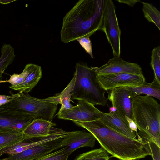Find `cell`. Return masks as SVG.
I'll return each mask as SVG.
<instances>
[{"label":"cell","instance_id":"1","mask_svg":"<svg viewBox=\"0 0 160 160\" xmlns=\"http://www.w3.org/2000/svg\"><path fill=\"white\" fill-rule=\"evenodd\" d=\"M105 0H80L64 17L60 32L64 43L101 30Z\"/></svg>","mask_w":160,"mask_h":160},{"label":"cell","instance_id":"2","mask_svg":"<svg viewBox=\"0 0 160 160\" xmlns=\"http://www.w3.org/2000/svg\"><path fill=\"white\" fill-rule=\"evenodd\" d=\"M92 134L112 157L120 160H133L151 156L148 142L128 137L109 127L99 120L73 122Z\"/></svg>","mask_w":160,"mask_h":160},{"label":"cell","instance_id":"3","mask_svg":"<svg viewBox=\"0 0 160 160\" xmlns=\"http://www.w3.org/2000/svg\"><path fill=\"white\" fill-rule=\"evenodd\" d=\"M133 120L138 134L145 142H153L160 147V105L150 96H138L132 102Z\"/></svg>","mask_w":160,"mask_h":160},{"label":"cell","instance_id":"4","mask_svg":"<svg viewBox=\"0 0 160 160\" xmlns=\"http://www.w3.org/2000/svg\"><path fill=\"white\" fill-rule=\"evenodd\" d=\"M74 74L75 80L71 98L83 100L93 105L105 106L108 99L106 91L100 85L94 70L86 64L77 63Z\"/></svg>","mask_w":160,"mask_h":160},{"label":"cell","instance_id":"5","mask_svg":"<svg viewBox=\"0 0 160 160\" xmlns=\"http://www.w3.org/2000/svg\"><path fill=\"white\" fill-rule=\"evenodd\" d=\"M12 96L10 102L2 105L23 111L34 119L51 121L56 113L57 105L32 97L28 94L19 92L17 94L9 92Z\"/></svg>","mask_w":160,"mask_h":160},{"label":"cell","instance_id":"6","mask_svg":"<svg viewBox=\"0 0 160 160\" xmlns=\"http://www.w3.org/2000/svg\"><path fill=\"white\" fill-rule=\"evenodd\" d=\"M101 30L106 34L114 57H120L121 30L112 0H105Z\"/></svg>","mask_w":160,"mask_h":160},{"label":"cell","instance_id":"7","mask_svg":"<svg viewBox=\"0 0 160 160\" xmlns=\"http://www.w3.org/2000/svg\"><path fill=\"white\" fill-rule=\"evenodd\" d=\"M76 106L69 109L59 110L57 113L59 119L73 122H86L99 120L103 112L94 105L83 100H78Z\"/></svg>","mask_w":160,"mask_h":160},{"label":"cell","instance_id":"8","mask_svg":"<svg viewBox=\"0 0 160 160\" xmlns=\"http://www.w3.org/2000/svg\"><path fill=\"white\" fill-rule=\"evenodd\" d=\"M34 119L23 111L0 106V129L22 132Z\"/></svg>","mask_w":160,"mask_h":160},{"label":"cell","instance_id":"9","mask_svg":"<svg viewBox=\"0 0 160 160\" xmlns=\"http://www.w3.org/2000/svg\"><path fill=\"white\" fill-rule=\"evenodd\" d=\"M100 86L105 91L119 87H130L141 85L145 82L143 74L111 73L97 74Z\"/></svg>","mask_w":160,"mask_h":160},{"label":"cell","instance_id":"10","mask_svg":"<svg viewBox=\"0 0 160 160\" xmlns=\"http://www.w3.org/2000/svg\"><path fill=\"white\" fill-rule=\"evenodd\" d=\"M109 91L108 99L117 113L126 122L128 123L127 118L133 120L132 106L135 97L132 91L127 87H117Z\"/></svg>","mask_w":160,"mask_h":160},{"label":"cell","instance_id":"11","mask_svg":"<svg viewBox=\"0 0 160 160\" xmlns=\"http://www.w3.org/2000/svg\"><path fill=\"white\" fill-rule=\"evenodd\" d=\"M92 68L97 74L120 73L143 74L142 68L138 64L124 61L120 57H114L99 67Z\"/></svg>","mask_w":160,"mask_h":160},{"label":"cell","instance_id":"12","mask_svg":"<svg viewBox=\"0 0 160 160\" xmlns=\"http://www.w3.org/2000/svg\"><path fill=\"white\" fill-rule=\"evenodd\" d=\"M62 139L41 143L19 153L9 155L8 160H35L61 148L60 143Z\"/></svg>","mask_w":160,"mask_h":160},{"label":"cell","instance_id":"13","mask_svg":"<svg viewBox=\"0 0 160 160\" xmlns=\"http://www.w3.org/2000/svg\"><path fill=\"white\" fill-rule=\"evenodd\" d=\"M96 139L90 132L84 131H71L62 139L61 148L68 146L66 151L69 155L77 149L83 147H93Z\"/></svg>","mask_w":160,"mask_h":160},{"label":"cell","instance_id":"14","mask_svg":"<svg viewBox=\"0 0 160 160\" xmlns=\"http://www.w3.org/2000/svg\"><path fill=\"white\" fill-rule=\"evenodd\" d=\"M106 125L115 131L130 138L136 139V135L130 128L128 123L124 120L115 111L103 112L99 119Z\"/></svg>","mask_w":160,"mask_h":160},{"label":"cell","instance_id":"15","mask_svg":"<svg viewBox=\"0 0 160 160\" xmlns=\"http://www.w3.org/2000/svg\"><path fill=\"white\" fill-rule=\"evenodd\" d=\"M56 124L51 121L42 119H34L23 130L25 139L33 138H43L48 136L52 127Z\"/></svg>","mask_w":160,"mask_h":160},{"label":"cell","instance_id":"16","mask_svg":"<svg viewBox=\"0 0 160 160\" xmlns=\"http://www.w3.org/2000/svg\"><path fill=\"white\" fill-rule=\"evenodd\" d=\"M28 72L24 80L18 85L9 87L19 92L28 93L37 84L42 76L41 67L37 65L29 64L26 66Z\"/></svg>","mask_w":160,"mask_h":160},{"label":"cell","instance_id":"17","mask_svg":"<svg viewBox=\"0 0 160 160\" xmlns=\"http://www.w3.org/2000/svg\"><path fill=\"white\" fill-rule=\"evenodd\" d=\"M75 80V76L74 74L73 78L62 92L53 96L50 97L42 100L55 105L61 104V106L59 110H65L73 107L74 106L70 103V102L72 101L70 99L72 96L71 93L74 87Z\"/></svg>","mask_w":160,"mask_h":160},{"label":"cell","instance_id":"18","mask_svg":"<svg viewBox=\"0 0 160 160\" xmlns=\"http://www.w3.org/2000/svg\"><path fill=\"white\" fill-rule=\"evenodd\" d=\"M131 90L134 97L145 94L160 99V84L154 79L152 82H144L142 84L136 86L127 87Z\"/></svg>","mask_w":160,"mask_h":160},{"label":"cell","instance_id":"19","mask_svg":"<svg viewBox=\"0 0 160 160\" xmlns=\"http://www.w3.org/2000/svg\"><path fill=\"white\" fill-rule=\"evenodd\" d=\"M24 141L0 149V156L5 154L13 155L19 153L37 145L49 142L50 139L46 137L35 142H23Z\"/></svg>","mask_w":160,"mask_h":160},{"label":"cell","instance_id":"20","mask_svg":"<svg viewBox=\"0 0 160 160\" xmlns=\"http://www.w3.org/2000/svg\"><path fill=\"white\" fill-rule=\"evenodd\" d=\"M25 140L22 132L0 129V149Z\"/></svg>","mask_w":160,"mask_h":160},{"label":"cell","instance_id":"21","mask_svg":"<svg viewBox=\"0 0 160 160\" xmlns=\"http://www.w3.org/2000/svg\"><path fill=\"white\" fill-rule=\"evenodd\" d=\"M0 57V83H2V75L8 67L14 60L15 55L14 48L9 44H5L1 49Z\"/></svg>","mask_w":160,"mask_h":160},{"label":"cell","instance_id":"22","mask_svg":"<svg viewBox=\"0 0 160 160\" xmlns=\"http://www.w3.org/2000/svg\"><path fill=\"white\" fill-rule=\"evenodd\" d=\"M144 17L149 22L153 23L160 30V12L152 4L141 2Z\"/></svg>","mask_w":160,"mask_h":160},{"label":"cell","instance_id":"23","mask_svg":"<svg viewBox=\"0 0 160 160\" xmlns=\"http://www.w3.org/2000/svg\"><path fill=\"white\" fill-rule=\"evenodd\" d=\"M103 148L95 149L80 154L74 160H109L111 157Z\"/></svg>","mask_w":160,"mask_h":160},{"label":"cell","instance_id":"24","mask_svg":"<svg viewBox=\"0 0 160 160\" xmlns=\"http://www.w3.org/2000/svg\"><path fill=\"white\" fill-rule=\"evenodd\" d=\"M150 65L153 71L154 79L160 84V47L154 48L151 52Z\"/></svg>","mask_w":160,"mask_h":160},{"label":"cell","instance_id":"25","mask_svg":"<svg viewBox=\"0 0 160 160\" xmlns=\"http://www.w3.org/2000/svg\"><path fill=\"white\" fill-rule=\"evenodd\" d=\"M68 146L34 160H68L69 154L66 152Z\"/></svg>","mask_w":160,"mask_h":160},{"label":"cell","instance_id":"26","mask_svg":"<svg viewBox=\"0 0 160 160\" xmlns=\"http://www.w3.org/2000/svg\"><path fill=\"white\" fill-rule=\"evenodd\" d=\"M28 71L25 66L22 72L20 74H13L10 76L8 80H2V83L8 82L11 84V87H14L19 85L24 80L28 74Z\"/></svg>","mask_w":160,"mask_h":160},{"label":"cell","instance_id":"27","mask_svg":"<svg viewBox=\"0 0 160 160\" xmlns=\"http://www.w3.org/2000/svg\"><path fill=\"white\" fill-rule=\"evenodd\" d=\"M81 46L85 50L86 52L88 53L91 57L93 58V55L92 43L89 37H84L77 39Z\"/></svg>","mask_w":160,"mask_h":160},{"label":"cell","instance_id":"28","mask_svg":"<svg viewBox=\"0 0 160 160\" xmlns=\"http://www.w3.org/2000/svg\"><path fill=\"white\" fill-rule=\"evenodd\" d=\"M148 142L153 160H160V147L153 142Z\"/></svg>","mask_w":160,"mask_h":160},{"label":"cell","instance_id":"29","mask_svg":"<svg viewBox=\"0 0 160 160\" xmlns=\"http://www.w3.org/2000/svg\"><path fill=\"white\" fill-rule=\"evenodd\" d=\"M12 100V96L0 95V106L10 102Z\"/></svg>","mask_w":160,"mask_h":160},{"label":"cell","instance_id":"30","mask_svg":"<svg viewBox=\"0 0 160 160\" xmlns=\"http://www.w3.org/2000/svg\"><path fill=\"white\" fill-rule=\"evenodd\" d=\"M116 1L120 3L126 4L131 7H133L137 3L140 2L139 0H118Z\"/></svg>","mask_w":160,"mask_h":160},{"label":"cell","instance_id":"31","mask_svg":"<svg viewBox=\"0 0 160 160\" xmlns=\"http://www.w3.org/2000/svg\"><path fill=\"white\" fill-rule=\"evenodd\" d=\"M15 1V0H0V3L3 4H6Z\"/></svg>","mask_w":160,"mask_h":160},{"label":"cell","instance_id":"32","mask_svg":"<svg viewBox=\"0 0 160 160\" xmlns=\"http://www.w3.org/2000/svg\"><path fill=\"white\" fill-rule=\"evenodd\" d=\"M109 111L110 112H112L116 111V109L115 108L112 106L109 108Z\"/></svg>","mask_w":160,"mask_h":160},{"label":"cell","instance_id":"33","mask_svg":"<svg viewBox=\"0 0 160 160\" xmlns=\"http://www.w3.org/2000/svg\"><path fill=\"white\" fill-rule=\"evenodd\" d=\"M8 158H3V159H2L0 160H8Z\"/></svg>","mask_w":160,"mask_h":160},{"label":"cell","instance_id":"34","mask_svg":"<svg viewBox=\"0 0 160 160\" xmlns=\"http://www.w3.org/2000/svg\"><path fill=\"white\" fill-rule=\"evenodd\" d=\"M133 160H140V159H136Z\"/></svg>","mask_w":160,"mask_h":160}]
</instances>
